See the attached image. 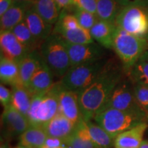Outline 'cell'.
I'll return each instance as SVG.
<instances>
[{
  "label": "cell",
  "mask_w": 148,
  "mask_h": 148,
  "mask_svg": "<svg viewBox=\"0 0 148 148\" xmlns=\"http://www.w3.org/2000/svg\"><path fill=\"white\" fill-rule=\"evenodd\" d=\"M31 6L32 1H14L6 12L0 16L1 31L12 30L16 25L24 21L27 11Z\"/></svg>",
  "instance_id": "15"
},
{
  "label": "cell",
  "mask_w": 148,
  "mask_h": 148,
  "mask_svg": "<svg viewBox=\"0 0 148 148\" xmlns=\"http://www.w3.org/2000/svg\"><path fill=\"white\" fill-rule=\"evenodd\" d=\"M3 136L6 138L19 137L30 125L27 116L10 106L3 108L1 116Z\"/></svg>",
  "instance_id": "9"
},
{
  "label": "cell",
  "mask_w": 148,
  "mask_h": 148,
  "mask_svg": "<svg viewBox=\"0 0 148 148\" xmlns=\"http://www.w3.org/2000/svg\"><path fill=\"white\" fill-rule=\"evenodd\" d=\"M32 7L47 23L54 25L58 21L61 11L55 0H32Z\"/></svg>",
  "instance_id": "21"
},
{
  "label": "cell",
  "mask_w": 148,
  "mask_h": 148,
  "mask_svg": "<svg viewBox=\"0 0 148 148\" xmlns=\"http://www.w3.org/2000/svg\"><path fill=\"white\" fill-rule=\"evenodd\" d=\"M125 73L123 66L108 60L99 76L79 93V102L83 120L89 121L104 106L116 86Z\"/></svg>",
  "instance_id": "1"
},
{
  "label": "cell",
  "mask_w": 148,
  "mask_h": 148,
  "mask_svg": "<svg viewBox=\"0 0 148 148\" xmlns=\"http://www.w3.org/2000/svg\"><path fill=\"white\" fill-rule=\"evenodd\" d=\"M148 48V40L116 26L112 49L121 60L125 74Z\"/></svg>",
  "instance_id": "3"
},
{
  "label": "cell",
  "mask_w": 148,
  "mask_h": 148,
  "mask_svg": "<svg viewBox=\"0 0 148 148\" xmlns=\"http://www.w3.org/2000/svg\"><path fill=\"white\" fill-rule=\"evenodd\" d=\"M47 137L42 125H30L19 136V144L29 148H42L45 145Z\"/></svg>",
  "instance_id": "20"
},
{
  "label": "cell",
  "mask_w": 148,
  "mask_h": 148,
  "mask_svg": "<svg viewBox=\"0 0 148 148\" xmlns=\"http://www.w3.org/2000/svg\"><path fill=\"white\" fill-rule=\"evenodd\" d=\"M108 62V59L103 58L71 66L59 82L63 88L79 94L99 76Z\"/></svg>",
  "instance_id": "6"
},
{
  "label": "cell",
  "mask_w": 148,
  "mask_h": 148,
  "mask_svg": "<svg viewBox=\"0 0 148 148\" xmlns=\"http://www.w3.org/2000/svg\"><path fill=\"white\" fill-rule=\"evenodd\" d=\"M14 0H0V16H2L10 8Z\"/></svg>",
  "instance_id": "36"
},
{
  "label": "cell",
  "mask_w": 148,
  "mask_h": 148,
  "mask_svg": "<svg viewBox=\"0 0 148 148\" xmlns=\"http://www.w3.org/2000/svg\"><path fill=\"white\" fill-rule=\"evenodd\" d=\"M65 44L72 66L104 58L103 47L94 42L86 44H73L65 41Z\"/></svg>",
  "instance_id": "10"
},
{
  "label": "cell",
  "mask_w": 148,
  "mask_h": 148,
  "mask_svg": "<svg viewBox=\"0 0 148 148\" xmlns=\"http://www.w3.org/2000/svg\"><path fill=\"white\" fill-rule=\"evenodd\" d=\"M114 23L126 32L148 40V7H122Z\"/></svg>",
  "instance_id": "7"
},
{
  "label": "cell",
  "mask_w": 148,
  "mask_h": 148,
  "mask_svg": "<svg viewBox=\"0 0 148 148\" xmlns=\"http://www.w3.org/2000/svg\"><path fill=\"white\" fill-rule=\"evenodd\" d=\"M86 127L92 141L97 148H112L114 138L105 129L92 120L86 121Z\"/></svg>",
  "instance_id": "22"
},
{
  "label": "cell",
  "mask_w": 148,
  "mask_h": 148,
  "mask_svg": "<svg viewBox=\"0 0 148 148\" xmlns=\"http://www.w3.org/2000/svg\"><path fill=\"white\" fill-rule=\"evenodd\" d=\"M25 21L33 36L40 44L52 34L53 25L47 23L37 13L32 4L27 11Z\"/></svg>",
  "instance_id": "16"
},
{
  "label": "cell",
  "mask_w": 148,
  "mask_h": 148,
  "mask_svg": "<svg viewBox=\"0 0 148 148\" xmlns=\"http://www.w3.org/2000/svg\"><path fill=\"white\" fill-rule=\"evenodd\" d=\"M92 120L115 138L121 133L146 122V114L106 108L98 112Z\"/></svg>",
  "instance_id": "2"
},
{
  "label": "cell",
  "mask_w": 148,
  "mask_h": 148,
  "mask_svg": "<svg viewBox=\"0 0 148 148\" xmlns=\"http://www.w3.org/2000/svg\"><path fill=\"white\" fill-rule=\"evenodd\" d=\"M53 73L42 58L38 69L35 71L27 86V90L32 96L47 92L55 84Z\"/></svg>",
  "instance_id": "13"
},
{
  "label": "cell",
  "mask_w": 148,
  "mask_h": 148,
  "mask_svg": "<svg viewBox=\"0 0 148 148\" xmlns=\"http://www.w3.org/2000/svg\"><path fill=\"white\" fill-rule=\"evenodd\" d=\"M116 29L115 23L98 19L89 32L92 38L99 45L106 49H111Z\"/></svg>",
  "instance_id": "18"
},
{
  "label": "cell",
  "mask_w": 148,
  "mask_h": 148,
  "mask_svg": "<svg viewBox=\"0 0 148 148\" xmlns=\"http://www.w3.org/2000/svg\"><path fill=\"white\" fill-rule=\"evenodd\" d=\"M0 148H10L8 145V143H5V142H3L1 140V145H0Z\"/></svg>",
  "instance_id": "38"
},
{
  "label": "cell",
  "mask_w": 148,
  "mask_h": 148,
  "mask_svg": "<svg viewBox=\"0 0 148 148\" xmlns=\"http://www.w3.org/2000/svg\"><path fill=\"white\" fill-rule=\"evenodd\" d=\"M0 47L1 56L17 63L32 52L16 38L11 30L1 31Z\"/></svg>",
  "instance_id": "12"
},
{
  "label": "cell",
  "mask_w": 148,
  "mask_h": 148,
  "mask_svg": "<svg viewBox=\"0 0 148 148\" xmlns=\"http://www.w3.org/2000/svg\"><path fill=\"white\" fill-rule=\"evenodd\" d=\"M39 51L54 76L61 79L71 69L72 66L65 41L59 35L52 33L42 42Z\"/></svg>",
  "instance_id": "4"
},
{
  "label": "cell",
  "mask_w": 148,
  "mask_h": 148,
  "mask_svg": "<svg viewBox=\"0 0 148 148\" xmlns=\"http://www.w3.org/2000/svg\"><path fill=\"white\" fill-rule=\"evenodd\" d=\"M139 148H148V140H143Z\"/></svg>",
  "instance_id": "37"
},
{
  "label": "cell",
  "mask_w": 148,
  "mask_h": 148,
  "mask_svg": "<svg viewBox=\"0 0 148 148\" xmlns=\"http://www.w3.org/2000/svg\"><path fill=\"white\" fill-rule=\"evenodd\" d=\"M121 7L128 5H138L148 7V0H116Z\"/></svg>",
  "instance_id": "34"
},
{
  "label": "cell",
  "mask_w": 148,
  "mask_h": 148,
  "mask_svg": "<svg viewBox=\"0 0 148 148\" xmlns=\"http://www.w3.org/2000/svg\"><path fill=\"white\" fill-rule=\"evenodd\" d=\"M66 146H61V147H48V146H46V145H44L43 147L42 148H64Z\"/></svg>",
  "instance_id": "40"
},
{
  "label": "cell",
  "mask_w": 148,
  "mask_h": 148,
  "mask_svg": "<svg viewBox=\"0 0 148 148\" xmlns=\"http://www.w3.org/2000/svg\"><path fill=\"white\" fill-rule=\"evenodd\" d=\"M65 144L71 148H97L88 134L86 121L84 120L76 125L75 131L65 140Z\"/></svg>",
  "instance_id": "24"
},
{
  "label": "cell",
  "mask_w": 148,
  "mask_h": 148,
  "mask_svg": "<svg viewBox=\"0 0 148 148\" xmlns=\"http://www.w3.org/2000/svg\"><path fill=\"white\" fill-rule=\"evenodd\" d=\"M134 86V84L128 77H123L100 110L106 108H114L127 112L145 113L136 100Z\"/></svg>",
  "instance_id": "8"
},
{
  "label": "cell",
  "mask_w": 148,
  "mask_h": 148,
  "mask_svg": "<svg viewBox=\"0 0 148 148\" xmlns=\"http://www.w3.org/2000/svg\"><path fill=\"white\" fill-rule=\"evenodd\" d=\"M55 1L61 9L67 11H71L75 7L73 0H55Z\"/></svg>",
  "instance_id": "35"
},
{
  "label": "cell",
  "mask_w": 148,
  "mask_h": 148,
  "mask_svg": "<svg viewBox=\"0 0 148 148\" xmlns=\"http://www.w3.org/2000/svg\"><path fill=\"white\" fill-rule=\"evenodd\" d=\"M52 33L59 35L65 41L70 43L86 44L94 42L89 31L82 27L73 29H53Z\"/></svg>",
  "instance_id": "27"
},
{
  "label": "cell",
  "mask_w": 148,
  "mask_h": 148,
  "mask_svg": "<svg viewBox=\"0 0 148 148\" xmlns=\"http://www.w3.org/2000/svg\"><path fill=\"white\" fill-rule=\"evenodd\" d=\"M73 14L77 18L80 26L86 30L90 31V29L99 19L97 14H92L75 6L73 8Z\"/></svg>",
  "instance_id": "30"
},
{
  "label": "cell",
  "mask_w": 148,
  "mask_h": 148,
  "mask_svg": "<svg viewBox=\"0 0 148 148\" xmlns=\"http://www.w3.org/2000/svg\"><path fill=\"white\" fill-rule=\"evenodd\" d=\"M14 1H31L32 0H14Z\"/></svg>",
  "instance_id": "41"
},
{
  "label": "cell",
  "mask_w": 148,
  "mask_h": 148,
  "mask_svg": "<svg viewBox=\"0 0 148 148\" xmlns=\"http://www.w3.org/2000/svg\"><path fill=\"white\" fill-rule=\"evenodd\" d=\"M11 31L15 35L16 38L29 51H34L38 50V47L40 48L41 44L33 36L25 20L16 25Z\"/></svg>",
  "instance_id": "29"
},
{
  "label": "cell",
  "mask_w": 148,
  "mask_h": 148,
  "mask_svg": "<svg viewBox=\"0 0 148 148\" xmlns=\"http://www.w3.org/2000/svg\"><path fill=\"white\" fill-rule=\"evenodd\" d=\"M146 122H147L148 125V114H147V115H146Z\"/></svg>",
  "instance_id": "42"
},
{
  "label": "cell",
  "mask_w": 148,
  "mask_h": 148,
  "mask_svg": "<svg viewBox=\"0 0 148 148\" xmlns=\"http://www.w3.org/2000/svg\"><path fill=\"white\" fill-rule=\"evenodd\" d=\"M134 95L138 106L146 114H148V86L134 84Z\"/></svg>",
  "instance_id": "31"
},
{
  "label": "cell",
  "mask_w": 148,
  "mask_h": 148,
  "mask_svg": "<svg viewBox=\"0 0 148 148\" xmlns=\"http://www.w3.org/2000/svg\"><path fill=\"white\" fill-rule=\"evenodd\" d=\"M59 113L75 124L83 120L77 92L66 89L61 86L59 93Z\"/></svg>",
  "instance_id": "11"
},
{
  "label": "cell",
  "mask_w": 148,
  "mask_h": 148,
  "mask_svg": "<svg viewBox=\"0 0 148 148\" xmlns=\"http://www.w3.org/2000/svg\"><path fill=\"white\" fill-rule=\"evenodd\" d=\"M73 4L77 8L97 14V1L96 0H73Z\"/></svg>",
  "instance_id": "32"
},
{
  "label": "cell",
  "mask_w": 148,
  "mask_h": 148,
  "mask_svg": "<svg viewBox=\"0 0 148 148\" xmlns=\"http://www.w3.org/2000/svg\"><path fill=\"white\" fill-rule=\"evenodd\" d=\"M64 148H71V147H68V146H66V147H65Z\"/></svg>",
  "instance_id": "43"
},
{
  "label": "cell",
  "mask_w": 148,
  "mask_h": 148,
  "mask_svg": "<svg viewBox=\"0 0 148 148\" xmlns=\"http://www.w3.org/2000/svg\"><path fill=\"white\" fill-rule=\"evenodd\" d=\"M10 148H29V147H26V146L23 145H21V144H19V143H18L17 145L15 146V147H10Z\"/></svg>",
  "instance_id": "39"
},
{
  "label": "cell",
  "mask_w": 148,
  "mask_h": 148,
  "mask_svg": "<svg viewBox=\"0 0 148 148\" xmlns=\"http://www.w3.org/2000/svg\"><path fill=\"white\" fill-rule=\"evenodd\" d=\"M0 79L1 84L10 85L11 86L21 84L17 62L1 55L0 58Z\"/></svg>",
  "instance_id": "26"
},
{
  "label": "cell",
  "mask_w": 148,
  "mask_h": 148,
  "mask_svg": "<svg viewBox=\"0 0 148 148\" xmlns=\"http://www.w3.org/2000/svg\"><path fill=\"white\" fill-rule=\"evenodd\" d=\"M11 106L25 116H27L32 103V95L27 88L20 83L11 86Z\"/></svg>",
  "instance_id": "23"
},
{
  "label": "cell",
  "mask_w": 148,
  "mask_h": 148,
  "mask_svg": "<svg viewBox=\"0 0 148 148\" xmlns=\"http://www.w3.org/2000/svg\"><path fill=\"white\" fill-rule=\"evenodd\" d=\"M76 125L62 114L58 113L50 121L42 125L47 136L64 142L75 131Z\"/></svg>",
  "instance_id": "14"
},
{
  "label": "cell",
  "mask_w": 148,
  "mask_h": 148,
  "mask_svg": "<svg viewBox=\"0 0 148 148\" xmlns=\"http://www.w3.org/2000/svg\"><path fill=\"white\" fill-rule=\"evenodd\" d=\"M134 84L148 86V48L126 73Z\"/></svg>",
  "instance_id": "25"
},
{
  "label": "cell",
  "mask_w": 148,
  "mask_h": 148,
  "mask_svg": "<svg viewBox=\"0 0 148 148\" xmlns=\"http://www.w3.org/2000/svg\"><path fill=\"white\" fill-rule=\"evenodd\" d=\"M41 60L42 56L40 51L35 50L29 53L18 62L20 82L25 87H27L29 81L38 69Z\"/></svg>",
  "instance_id": "19"
},
{
  "label": "cell",
  "mask_w": 148,
  "mask_h": 148,
  "mask_svg": "<svg viewBox=\"0 0 148 148\" xmlns=\"http://www.w3.org/2000/svg\"><path fill=\"white\" fill-rule=\"evenodd\" d=\"M60 82H56L47 92L32 96L27 118L30 125H43L59 113Z\"/></svg>",
  "instance_id": "5"
},
{
  "label": "cell",
  "mask_w": 148,
  "mask_h": 148,
  "mask_svg": "<svg viewBox=\"0 0 148 148\" xmlns=\"http://www.w3.org/2000/svg\"><path fill=\"white\" fill-rule=\"evenodd\" d=\"M148 127L143 122L118 135L114 139V148H139Z\"/></svg>",
  "instance_id": "17"
},
{
  "label": "cell",
  "mask_w": 148,
  "mask_h": 148,
  "mask_svg": "<svg viewBox=\"0 0 148 148\" xmlns=\"http://www.w3.org/2000/svg\"><path fill=\"white\" fill-rule=\"evenodd\" d=\"M97 16L99 19L111 23L115 20L122 8L116 0H96Z\"/></svg>",
  "instance_id": "28"
},
{
  "label": "cell",
  "mask_w": 148,
  "mask_h": 148,
  "mask_svg": "<svg viewBox=\"0 0 148 148\" xmlns=\"http://www.w3.org/2000/svg\"><path fill=\"white\" fill-rule=\"evenodd\" d=\"M12 100V91L1 84L0 85V102L3 108L10 106Z\"/></svg>",
  "instance_id": "33"
}]
</instances>
